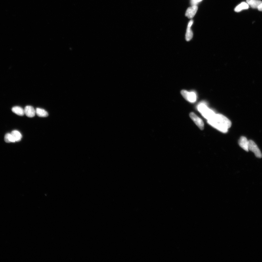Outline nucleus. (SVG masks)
<instances>
[{"label": "nucleus", "instance_id": "2eb2a0df", "mask_svg": "<svg viewBox=\"0 0 262 262\" xmlns=\"http://www.w3.org/2000/svg\"><path fill=\"white\" fill-rule=\"evenodd\" d=\"M5 141L7 143L16 142L15 139L11 133L6 134L5 136Z\"/></svg>", "mask_w": 262, "mask_h": 262}, {"label": "nucleus", "instance_id": "20e7f679", "mask_svg": "<svg viewBox=\"0 0 262 262\" xmlns=\"http://www.w3.org/2000/svg\"><path fill=\"white\" fill-rule=\"evenodd\" d=\"M181 94L185 99L191 102H194L196 100V95L194 92H189L185 90H182Z\"/></svg>", "mask_w": 262, "mask_h": 262}, {"label": "nucleus", "instance_id": "9d476101", "mask_svg": "<svg viewBox=\"0 0 262 262\" xmlns=\"http://www.w3.org/2000/svg\"><path fill=\"white\" fill-rule=\"evenodd\" d=\"M260 0H246V3L253 8H257L262 3Z\"/></svg>", "mask_w": 262, "mask_h": 262}, {"label": "nucleus", "instance_id": "4468645a", "mask_svg": "<svg viewBox=\"0 0 262 262\" xmlns=\"http://www.w3.org/2000/svg\"><path fill=\"white\" fill-rule=\"evenodd\" d=\"M13 135L16 142H19L20 141L22 138V135L20 132L16 130L12 131L11 133Z\"/></svg>", "mask_w": 262, "mask_h": 262}, {"label": "nucleus", "instance_id": "7ed1b4c3", "mask_svg": "<svg viewBox=\"0 0 262 262\" xmlns=\"http://www.w3.org/2000/svg\"><path fill=\"white\" fill-rule=\"evenodd\" d=\"M248 149L249 150L254 153L255 156L257 158H261L262 157L260 150L257 144L252 140H249Z\"/></svg>", "mask_w": 262, "mask_h": 262}, {"label": "nucleus", "instance_id": "ddd939ff", "mask_svg": "<svg viewBox=\"0 0 262 262\" xmlns=\"http://www.w3.org/2000/svg\"><path fill=\"white\" fill-rule=\"evenodd\" d=\"M35 111L36 114L39 117H45L48 116V113L43 109L37 108Z\"/></svg>", "mask_w": 262, "mask_h": 262}, {"label": "nucleus", "instance_id": "f03ea898", "mask_svg": "<svg viewBox=\"0 0 262 262\" xmlns=\"http://www.w3.org/2000/svg\"><path fill=\"white\" fill-rule=\"evenodd\" d=\"M198 110L205 118L208 120L215 114L212 110L207 107L206 105L201 104L198 106Z\"/></svg>", "mask_w": 262, "mask_h": 262}, {"label": "nucleus", "instance_id": "423d86ee", "mask_svg": "<svg viewBox=\"0 0 262 262\" xmlns=\"http://www.w3.org/2000/svg\"><path fill=\"white\" fill-rule=\"evenodd\" d=\"M198 8L197 5L192 6V7L188 8L186 10L185 16L189 19L193 18L198 11Z\"/></svg>", "mask_w": 262, "mask_h": 262}, {"label": "nucleus", "instance_id": "f8f14e48", "mask_svg": "<svg viewBox=\"0 0 262 262\" xmlns=\"http://www.w3.org/2000/svg\"><path fill=\"white\" fill-rule=\"evenodd\" d=\"M12 112L20 116H23L24 114V109L19 106L14 107L12 109Z\"/></svg>", "mask_w": 262, "mask_h": 262}, {"label": "nucleus", "instance_id": "6e6552de", "mask_svg": "<svg viewBox=\"0 0 262 262\" xmlns=\"http://www.w3.org/2000/svg\"><path fill=\"white\" fill-rule=\"evenodd\" d=\"M24 114L27 117L32 118L34 117L36 114V111L33 107L30 106H27L24 109Z\"/></svg>", "mask_w": 262, "mask_h": 262}, {"label": "nucleus", "instance_id": "0eeeda50", "mask_svg": "<svg viewBox=\"0 0 262 262\" xmlns=\"http://www.w3.org/2000/svg\"><path fill=\"white\" fill-rule=\"evenodd\" d=\"M249 141L246 138L242 136L240 138L239 140L238 144L243 149L246 150V152L249 151Z\"/></svg>", "mask_w": 262, "mask_h": 262}, {"label": "nucleus", "instance_id": "f3484780", "mask_svg": "<svg viewBox=\"0 0 262 262\" xmlns=\"http://www.w3.org/2000/svg\"><path fill=\"white\" fill-rule=\"evenodd\" d=\"M257 9H258L259 11H262V2L260 5H259Z\"/></svg>", "mask_w": 262, "mask_h": 262}, {"label": "nucleus", "instance_id": "1a4fd4ad", "mask_svg": "<svg viewBox=\"0 0 262 262\" xmlns=\"http://www.w3.org/2000/svg\"><path fill=\"white\" fill-rule=\"evenodd\" d=\"M193 20H191L189 23L188 25L187 28V30H186V33L185 35V38L186 41H189L191 40L193 37V33L191 29V27L193 24Z\"/></svg>", "mask_w": 262, "mask_h": 262}, {"label": "nucleus", "instance_id": "39448f33", "mask_svg": "<svg viewBox=\"0 0 262 262\" xmlns=\"http://www.w3.org/2000/svg\"><path fill=\"white\" fill-rule=\"evenodd\" d=\"M190 117L200 130H203L204 129V123L202 119L193 112L190 113Z\"/></svg>", "mask_w": 262, "mask_h": 262}, {"label": "nucleus", "instance_id": "dca6fc26", "mask_svg": "<svg viewBox=\"0 0 262 262\" xmlns=\"http://www.w3.org/2000/svg\"><path fill=\"white\" fill-rule=\"evenodd\" d=\"M202 1V0H192V6L196 5H198L199 2H200Z\"/></svg>", "mask_w": 262, "mask_h": 262}, {"label": "nucleus", "instance_id": "f257e3e1", "mask_svg": "<svg viewBox=\"0 0 262 262\" xmlns=\"http://www.w3.org/2000/svg\"><path fill=\"white\" fill-rule=\"evenodd\" d=\"M207 122L215 129L222 133H226L231 127L232 123L229 119L221 114H215L207 120Z\"/></svg>", "mask_w": 262, "mask_h": 262}, {"label": "nucleus", "instance_id": "9b49d317", "mask_svg": "<svg viewBox=\"0 0 262 262\" xmlns=\"http://www.w3.org/2000/svg\"><path fill=\"white\" fill-rule=\"evenodd\" d=\"M249 8L248 4L245 2H243L234 8V11L236 12H240L243 10L248 9Z\"/></svg>", "mask_w": 262, "mask_h": 262}]
</instances>
